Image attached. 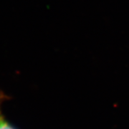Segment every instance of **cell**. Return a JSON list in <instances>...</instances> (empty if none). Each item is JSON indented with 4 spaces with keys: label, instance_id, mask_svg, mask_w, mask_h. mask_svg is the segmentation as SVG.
<instances>
[{
    "label": "cell",
    "instance_id": "obj_1",
    "mask_svg": "<svg viewBox=\"0 0 129 129\" xmlns=\"http://www.w3.org/2000/svg\"><path fill=\"white\" fill-rule=\"evenodd\" d=\"M0 129H15L7 120H5V118L2 117L1 113H0Z\"/></svg>",
    "mask_w": 129,
    "mask_h": 129
}]
</instances>
